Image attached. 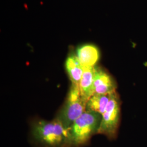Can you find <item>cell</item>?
I'll list each match as a JSON object with an SVG mask.
<instances>
[{
  "instance_id": "6da1fadb",
  "label": "cell",
  "mask_w": 147,
  "mask_h": 147,
  "mask_svg": "<svg viewBox=\"0 0 147 147\" xmlns=\"http://www.w3.org/2000/svg\"><path fill=\"white\" fill-rule=\"evenodd\" d=\"M32 135L44 147H69V130L56 118L37 121L32 126Z\"/></svg>"
},
{
  "instance_id": "7a4b0ae2",
  "label": "cell",
  "mask_w": 147,
  "mask_h": 147,
  "mask_svg": "<svg viewBox=\"0 0 147 147\" xmlns=\"http://www.w3.org/2000/svg\"><path fill=\"white\" fill-rule=\"evenodd\" d=\"M102 115L92 111H85L74 121L69 130V147H77L86 144L98 133Z\"/></svg>"
},
{
  "instance_id": "3957f363",
  "label": "cell",
  "mask_w": 147,
  "mask_h": 147,
  "mask_svg": "<svg viewBox=\"0 0 147 147\" xmlns=\"http://www.w3.org/2000/svg\"><path fill=\"white\" fill-rule=\"evenodd\" d=\"M86 102L81 98L79 85L71 84L67 99L56 118L69 130L74 121L86 111Z\"/></svg>"
},
{
  "instance_id": "277c9868",
  "label": "cell",
  "mask_w": 147,
  "mask_h": 147,
  "mask_svg": "<svg viewBox=\"0 0 147 147\" xmlns=\"http://www.w3.org/2000/svg\"><path fill=\"white\" fill-rule=\"evenodd\" d=\"M120 102L116 92L111 93L109 102L102 116L98 134L110 139L116 138L120 119Z\"/></svg>"
},
{
  "instance_id": "5b68a950",
  "label": "cell",
  "mask_w": 147,
  "mask_h": 147,
  "mask_svg": "<svg viewBox=\"0 0 147 147\" xmlns=\"http://www.w3.org/2000/svg\"><path fill=\"white\" fill-rule=\"evenodd\" d=\"M116 89V83L110 75L102 69L95 66L94 77V94H110L115 92Z\"/></svg>"
},
{
  "instance_id": "8992f818",
  "label": "cell",
  "mask_w": 147,
  "mask_h": 147,
  "mask_svg": "<svg viewBox=\"0 0 147 147\" xmlns=\"http://www.w3.org/2000/svg\"><path fill=\"white\" fill-rule=\"evenodd\" d=\"M75 55L84 67L96 66L100 58V53L98 47L89 44H84L78 47Z\"/></svg>"
},
{
  "instance_id": "52a82bcc",
  "label": "cell",
  "mask_w": 147,
  "mask_h": 147,
  "mask_svg": "<svg viewBox=\"0 0 147 147\" xmlns=\"http://www.w3.org/2000/svg\"><path fill=\"white\" fill-rule=\"evenodd\" d=\"M95 67H84L82 76L79 84V88L81 98L86 103L90 98L94 94V77Z\"/></svg>"
},
{
  "instance_id": "ba28073f",
  "label": "cell",
  "mask_w": 147,
  "mask_h": 147,
  "mask_svg": "<svg viewBox=\"0 0 147 147\" xmlns=\"http://www.w3.org/2000/svg\"><path fill=\"white\" fill-rule=\"evenodd\" d=\"M65 67L71 84L79 85L84 72V67L75 53H70L68 56Z\"/></svg>"
},
{
  "instance_id": "9c48e42d",
  "label": "cell",
  "mask_w": 147,
  "mask_h": 147,
  "mask_svg": "<svg viewBox=\"0 0 147 147\" xmlns=\"http://www.w3.org/2000/svg\"><path fill=\"white\" fill-rule=\"evenodd\" d=\"M110 94H94L87 102L86 111L94 112L102 116L109 102Z\"/></svg>"
}]
</instances>
